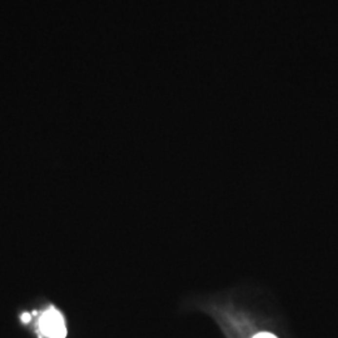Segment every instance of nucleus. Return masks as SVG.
Here are the masks:
<instances>
[{"instance_id":"obj_2","label":"nucleus","mask_w":338,"mask_h":338,"mask_svg":"<svg viewBox=\"0 0 338 338\" xmlns=\"http://www.w3.org/2000/svg\"><path fill=\"white\" fill-rule=\"evenodd\" d=\"M253 338H277V337L272 335V333H258V335L255 336Z\"/></svg>"},{"instance_id":"obj_3","label":"nucleus","mask_w":338,"mask_h":338,"mask_svg":"<svg viewBox=\"0 0 338 338\" xmlns=\"http://www.w3.org/2000/svg\"><path fill=\"white\" fill-rule=\"evenodd\" d=\"M30 319H32V316H30L29 313H24V315L21 316V321H23L24 323H28V322H30Z\"/></svg>"},{"instance_id":"obj_1","label":"nucleus","mask_w":338,"mask_h":338,"mask_svg":"<svg viewBox=\"0 0 338 338\" xmlns=\"http://www.w3.org/2000/svg\"><path fill=\"white\" fill-rule=\"evenodd\" d=\"M38 330L48 338H65L67 327L64 323L63 316L59 311L50 307L40 316L38 321Z\"/></svg>"}]
</instances>
